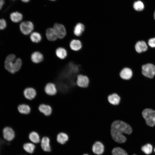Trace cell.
Listing matches in <instances>:
<instances>
[{
    "label": "cell",
    "instance_id": "6da1fadb",
    "mask_svg": "<svg viewBox=\"0 0 155 155\" xmlns=\"http://www.w3.org/2000/svg\"><path fill=\"white\" fill-rule=\"evenodd\" d=\"M132 131V128L129 124L122 121L116 120L111 125L110 133L115 141L122 143L125 142L127 140L123 134H130Z\"/></svg>",
    "mask_w": 155,
    "mask_h": 155
},
{
    "label": "cell",
    "instance_id": "7a4b0ae2",
    "mask_svg": "<svg viewBox=\"0 0 155 155\" xmlns=\"http://www.w3.org/2000/svg\"><path fill=\"white\" fill-rule=\"evenodd\" d=\"M22 62L20 58L16 59L14 54L9 55L6 58L5 62V69L12 74L18 71L22 68Z\"/></svg>",
    "mask_w": 155,
    "mask_h": 155
},
{
    "label": "cell",
    "instance_id": "3957f363",
    "mask_svg": "<svg viewBox=\"0 0 155 155\" xmlns=\"http://www.w3.org/2000/svg\"><path fill=\"white\" fill-rule=\"evenodd\" d=\"M142 115L148 126L151 127L155 126V110L145 108L143 111Z\"/></svg>",
    "mask_w": 155,
    "mask_h": 155
},
{
    "label": "cell",
    "instance_id": "277c9868",
    "mask_svg": "<svg viewBox=\"0 0 155 155\" xmlns=\"http://www.w3.org/2000/svg\"><path fill=\"white\" fill-rule=\"evenodd\" d=\"M141 71L142 75L145 77L153 79L155 76V66L150 63L144 65L142 66Z\"/></svg>",
    "mask_w": 155,
    "mask_h": 155
},
{
    "label": "cell",
    "instance_id": "5b68a950",
    "mask_svg": "<svg viewBox=\"0 0 155 155\" xmlns=\"http://www.w3.org/2000/svg\"><path fill=\"white\" fill-rule=\"evenodd\" d=\"M34 28L33 24L32 22L29 21L22 22L20 25L21 32L25 35L30 34L33 32Z\"/></svg>",
    "mask_w": 155,
    "mask_h": 155
},
{
    "label": "cell",
    "instance_id": "8992f818",
    "mask_svg": "<svg viewBox=\"0 0 155 155\" xmlns=\"http://www.w3.org/2000/svg\"><path fill=\"white\" fill-rule=\"evenodd\" d=\"M53 28L58 38L62 39L66 36L67 34V30L66 27L63 25L56 23L54 24Z\"/></svg>",
    "mask_w": 155,
    "mask_h": 155
},
{
    "label": "cell",
    "instance_id": "52a82bcc",
    "mask_svg": "<svg viewBox=\"0 0 155 155\" xmlns=\"http://www.w3.org/2000/svg\"><path fill=\"white\" fill-rule=\"evenodd\" d=\"M2 133L3 138L7 141H11L15 138V132L10 127H4L2 130Z\"/></svg>",
    "mask_w": 155,
    "mask_h": 155
},
{
    "label": "cell",
    "instance_id": "ba28073f",
    "mask_svg": "<svg viewBox=\"0 0 155 155\" xmlns=\"http://www.w3.org/2000/svg\"><path fill=\"white\" fill-rule=\"evenodd\" d=\"M44 91L47 95L52 96L55 95L58 92V90L55 84L49 82L47 83L44 87Z\"/></svg>",
    "mask_w": 155,
    "mask_h": 155
},
{
    "label": "cell",
    "instance_id": "9c48e42d",
    "mask_svg": "<svg viewBox=\"0 0 155 155\" xmlns=\"http://www.w3.org/2000/svg\"><path fill=\"white\" fill-rule=\"evenodd\" d=\"M89 82V79L86 75L79 74L77 77L76 84L80 87L87 88L88 86Z\"/></svg>",
    "mask_w": 155,
    "mask_h": 155
},
{
    "label": "cell",
    "instance_id": "30bf717a",
    "mask_svg": "<svg viewBox=\"0 0 155 155\" xmlns=\"http://www.w3.org/2000/svg\"><path fill=\"white\" fill-rule=\"evenodd\" d=\"M23 95L26 99L31 100L34 99L37 95V92L34 88L28 87L24 90Z\"/></svg>",
    "mask_w": 155,
    "mask_h": 155
},
{
    "label": "cell",
    "instance_id": "8fae6325",
    "mask_svg": "<svg viewBox=\"0 0 155 155\" xmlns=\"http://www.w3.org/2000/svg\"><path fill=\"white\" fill-rule=\"evenodd\" d=\"M119 75L121 78L123 80H129L132 78L133 72L131 68L128 67H125L121 71Z\"/></svg>",
    "mask_w": 155,
    "mask_h": 155
},
{
    "label": "cell",
    "instance_id": "7c38bea8",
    "mask_svg": "<svg viewBox=\"0 0 155 155\" xmlns=\"http://www.w3.org/2000/svg\"><path fill=\"white\" fill-rule=\"evenodd\" d=\"M82 47V42L78 39H73L70 41L69 43L70 49L74 51L77 52L80 51Z\"/></svg>",
    "mask_w": 155,
    "mask_h": 155
},
{
    "label": "cell",
    "instance_id": "4fadbf2b",
    "mask_svg": "<svg viewBox=\"0 0 155 155\" xmlns=\"http://www.w3.org/2000/svg\"><path fill=\"white\" fill-rule=\"evenodd\" d=\"M39 111L46 116H49L51 115L53 111L51 106L49 104H41L38 107Z\"/></svg>",
    "mask_w": 155,
    "mask_h": 155
},
{
    "label": "cell",
    "instance_id": "5bb4252c",
    "mask_svg": "<svg viewBox=\"0 0 155 155\" xmlns=\"http://www.w3.org/2000/svg\"><path fill=\"white\" fill-rule=\"evenodd\" d=\"M32 61L35 64H39L42 62L44 59L42 54L38 51H35L33 52L30 56Z\"/></svg>",
    "mask_w": 155,
    "mask_h": 155
},
{
    "label": "cell",
    "instance_id": "9a60e30c",
    "mask_svg": "<svg viewBox=\"0 0 155 155\" xmlns=\"http://www.w3.org/2000/svg\"><path fill=\"white\" fill-rule=\"evenodd\" d=\"M85 30V27L84 24L81 22L78 23L74 27L73 34L76 37H80L83 34Z\"/></svg>",
    "mask_w": 155,
    "mask_h": 155
},
{
    "label": "cell",
    "instance_id": "2e32d148",
    "mask_svg": "<svg viewBox=\"0 0 155 155\" xmlns=\"http://www.w3.org/2000/svg\"><path fill=\"white\" fill-rule=\"evenodd\" d=\"M45 35L47 39L50 41H54L58 38L53 28H47L45 32Z\"/></svg>",
    "mask_w": 155,
    "mask_h": 155
},
{
    "label": "cell",
    "instance_id": "e0dca14e",
    "mask_svg": "<svg viewBox=\"0 0 155 155\" xmlns=\"http://www.w3.org/2000/svg\"><path fill=\"white\" fill-rule=\"evenodd\" d=\"M92 150L93 152L98 155L102 154L104 150V147L102 143L100 142H96L93 145Z\"/></svg>",
    "mask_w": 155,
    "mask_h": 155
},
{
    "label": "cell",
    "instance_id": "ac0fdd59",
    "mask_svg": "<svg viewBox=\"0 0 155 155\" xmlns=\"http://www.w3.org/2000/svg\"><path fill=\"white\" fill-rule=\"evenodd\" d=\"M55 54L58 58L61 59H64L67 57L68 52L67 50L65 48L59 47L56 49Z\"/></svg>",
    "mask_w": 155,
    "mask_h": 155
},
{
    "label": "cell",
    "instance_id": "d6986e66",
    "mask_svg": "<svg viewBox=\"0 0 155 155\" xmlns=\"http://www.w3.org/2000/svg\"><path fill=\"white\" fill-rule=\"evenodd\" d=\"M18 112L20 114L23 115H27L31 112V108L28 104L22 103L19 104L17 107Z\"/></svg>",
    "mask_w": 155,
    "mask_h": 155
},
{
    "label": "cell",
    "instance_id": "ffe728a7",
    "mask_svg": "<svg viewBox=\"0 0 155 155\" xmlns=\"http://www.w3.org/2000/svg\"><path fill=\"white\" fill-rule=\"evenodd\" d=\"M148 48L146 44L143 41H139L135 44V50L139 53L146 51L147 50Z\"/></svg>",
    "mask_w": 155,
    "mask_h": 155
},
{
    "label": "cell",
    "instance_id": "44dd1931",
    "mask_svg": "<svg viewBox=\"0 0 155 155\" xmlns=\"http://www.w3.org/2000/svg\"><path fill=\"white\" fill-rule=\"evenodd\" d=\"M41 146L42 149L45 152L51 151L50 140L48 137L45 136L42 138L41 141Z\"/></svg>",
    "mask_w": 155,
    "mask_h": 155
},
{
    "label": "cell",
    "instance_id": "7402d4cb",
    "mask_svg": "<svg viewBox=\"0 0 155 155\" xmlns=\"http://www.w3.org/2000/svg\"><path fill=\"white\" fill-rule=\"evenodd\" d=\"M108 100L109 103L111 104L117 105L119 104L121 98L117 94L114 93L108 96Z\"/></svg>",
    "mask_w": 155,
    "mask_h": 155
},
{
    "label": "cell",
    "instance_id": "603a6c76",
    "mask_svg": "<svg viewBox=\"0 0 155 155\" xmlns=\"http://www.w3.org/2000/svg\"><path fill=\"white\" fill-rule=\"evenodd\" d=\"M30 38L32 42L38 43L41 41L42 37L39 32H33L30 34Z\"/></svg>",
    "mask_w": 155,
    "mask_h": 155
},
{
    "label": "cell",
    "instance_id": "cb8c5ba5",
    "mask_svg": "<svg viewBox=\"0 0 155 155\" xmlns=\"http://www.w3.org/2000/svg\"><path fill=\"white\" fill-rule=\"evenodd\" d=\"M57 140L58 143L63 144L68 140V136L65 133L61 132L57 134Z\"/></svg>",
    "mask_w": 155,
    "mask_h": 155
},
{
    "label": "cell",
    "instance_id": "d4e9b609",
    "mask_svg": "<svg viewBox=\"0 0 155 155\" xmlns=\"http://www.w3.org/2000/svg\"><path fill=\"white\" fill-rule=\"evenodd\" d=\"M10 18L13 22L18 23L22 20L23 16L21 13L18 12H15L10 14Z\"/></svg>",
    "mask_w": 155,
    "mask_h": 155
},
{
    "label": "cell",
    "instance_id": "484cf974",
    "mask_svg": "<svg viewBox=\"0 0 155 155\" xmlns=\"http://www.w3.org/2000/svg\"><path fill=\"white\" fill-rule=\"evenodd\" d=\"M30 140L33 143L37 144L40 142V137L38 133L36 131H32L29 135Z\"/></svg>",
    "mask_w": 155,
    "mask_h": 155
},
{
    "label": "cell",
    "instance_id": "4316f807",
    "mask_svg": "<svg viewBox=\"0 0 155 155\" xmlns=\"http://www.w3.org/2000/svg\"><path fill=\"white\" fill-rule=\"evenodd\" d=\"M35 145L32 143H27L23 145L24 149L27 152L32 154L33 153L35 148Z\"/></svg>",
    "mask_w": 155,
    "mask_h": 155
},
{
    "label": "cell",
    "instance_id": "83f0119b",
    "mask_svg": "<svg viewBox=\"0 0 155 155\" xmlns=\"http://www.w3.org/2000/svg\"><path fill=\"white\" fill-rule=\"evenodd\" d=\"M141 150L145 154L147 155H149L152 153L153 147L151 144H147L142 147Z\"/></svg>",
    "mask_w": 155,
    "mask_h": 155
},
{
    "label": "cell",
    "instance_id": "f1b7e54d",
    "mask_svg": "<svg viewBox=\"0 0 155 155\" xmlns=\"http://www.w3.org/2000/svg\"><path fill=\"white\" fill-rule=\"evenodd\" d=\"M113 155H128L126 151L120 147L114 148L112 152Z\"/></svg>",
    "mask_w": 155,
    "mask_h": 155
},
{
    "label": "cell",
    "instance_id": "f546056e",
    "mask_svg": "<svg viewBox=\"0 0 155 155\" xmlns=\"http://www.w3.org/2000/svg\"><path fill=\"white\" fill-rule=\"evenodd\" d=\"M133 7L134 9L137 11H141L143 10L144 5L143 3L140 1H135L133 4Z\"/></svg>",
    "mask_w": 155,
    "mask_h": 155
},
{
    "label": "cell",
    "instance_id": "4dcf8cb0",
    "mask_svg": "<svg viewBox=\"0 0 155 155\" xmlns=\"http://www.w3.org/2000/svg\"><path fill=\"white\" fill-rule=\"evenodd\" d=\"M6 26V23L5 20L3 19H0V30H3Z\"/></svg>",
    "mask_w": 155,
    "mask_h": 155
},
{
    "label": "cell",
    "instance_id": "1f68e13d",
    "mask_svg": "<svg viewBox=\"0 0 155 155\" xmlns=\"http://www.w3.org/2000/svg\"><path fill=\"white\" fill-rule=\"evenodd\" d=\"M148 45L152 48L155 47V38H152L149 39L148 41Z\"/></svg>",
    "mask_w": 155,
    "mask_h": 155
},
{
    "label": "cell",
    "instance_id": "d6a6232c",
    "mask_svg": "<svg viewBox=\"0 0 155 155\" xmlns=\"http://www.w3.org/2000/svg\"><path fill=\"white\" fill-rule=\"evenodd\" d=\"M4 3V0H0V10L2 8Z\"/></svg>",
    "mask_w": 155,
    "mask_h": 155
},
{
    "label": "cell",
    "instance_id": "836d02e7",
    "mask_svg": "<svg viewBox=\"0 0 155 155\" xmlns=\"http://www.w3.org/2000/svg\"><path fill=\"white\" fill-rule=\"evenodd\" d=\"M22 1L24 2H28L30 0H21Z\"/></svg>",
    "mask_w": 155,
    "mask_h": 155
},
{
    "label": "cell",
    "instance_id": "e575fe53",
    "mask_svg": "<svg viewBox=\"0 0 155 155\" xmlns=\"http://www.w3.org/2000/svg\"><path fill=\"white\" fill-rule=\"evenodd\" d=\"M154 19L155 20V11L154 13Z\"/></svg>",
    "mask_w": 155,
    "mask_h": 155
},
{
    "label": "cell",
    "instance_id": "d590c367",
    "mask_svg": "<svg viewBox=\"0 0 155 155\" xmlns=\"http://www.w3.org/2000/svg\"><path fill=\"white\" fill-rule=\"evenodd\" d=\"M154 152L155 153V148H154Z\"/></svg>",
    "mask_w": 155,
    "mask_h": 155
},
{
    "label": "cell",
    "instance_id": "8d00e7d4",
    "mask_svg": "<svg viewBox=\"0 0 155 155\" xmlns=\"http://www.w3.org/2000/svg\"><path fill=\"white\" fill-rule=\"evenodd\" d=\"M83 155H88L87 154H84Z\"/></svg>",
    "mask_w": 155,
    "mask_h": 155
},
{
    "label": "cell",
    "instance_id": "74e56055",
    "mask_svg": "<svg viewBox=\"0 0 155 155\" xmlns=\"http://www.w3.org/2000/svg\"><path fill=\"white\" fill-rule=\"evenodd\" d=\"M51 0V1H54V0Z\"/></svg>",
    "mask_w": 155,
    "mask_h": 155
},
{
    "label": "cell",
    "instance_id": "f35d334b",
    "mask_svg": "<svg viewBox=\"0 0 155 155\" xmlns=\"http://www.w3.org/2000/svg\"><path fill=\"white\" fill-rule=\"evenodd\" d=\"M135 155V154H134V155Z\"/></svg>",
    "mask_w": 155,
    "mask_h": 155
}]
</instances>
